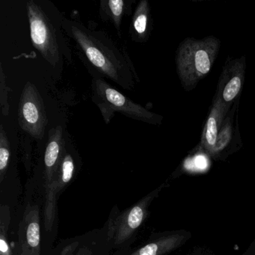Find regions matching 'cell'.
<instances>
[{"label":"cell","mask_w":255,"mask_h":255,"mask_svg":"<svg viewBox=\"0 0 255 255\" xmlns=\"http://www.w3.org/2000/svg\"><path fill=\"white\" fill-rule=\"evenodd\" d=\"M93 24L92 21L86 26L77 19H61V26L67 35L103 78L109 79L125 90L133 91L140 80L126 49Z\"/></svg>","instance_id":"cell-1"},{"label":"cell","mask_w":255,"mask_h":255,"mask_svg":"<svg viewBox=\"0 0 255 255\" xmlns=\"http://www.w3.org/2000/svg\"><path fill=\"white\" fill-rule=\"evenodd\" d=\"M220 41L214 36L201 40L186 38L179 46L176 56L177 74L186 91L195 89L210 72L220 49Z\"/></svg>","instance_id":"cell-2"},{"label":"cell","mask_w":255,"mask_h":255,"mask_svg":"<svg viewBox=\"0 0 255 255\" xmlns=\"http://www.w3.org/2000/svg\"><path fill=\"white\" fill-rule=\"evenodd\" d=\"M92 87V99L101 110L106 124L110 123L117 113L150 125H159L162 123V116L151 113L145 107L131 101L112 87L104 78L98 77L93 78Z\"/></svg>","instance_id":"cell-3"},{"label":"cell","mask_w":255,"mask_h":255,"mask_svg":"<svg viewBox=\"0 0 255 255\" xmlns=\"http://www.w3.org/2000/svg\"><path fill=\"white\" fill-rule=\"evenodd\" d=\"M31 40L35 50L53 68L62 66L60 32L44 6L35 0L26 2Z\"/></svg>","instance_id":"cell-4"},{"label":"cell","mask_w":255,"mask_h":255,"mask_svg":"<svg viewBox=\"0 0 255 255\" xmlns=\"http://www.w3.org/2000/svg\"><path fill=\"white\" fill-rule=\"evenodd\" d=\"M20 128L36 140L44 138L47 118L44 101L36 86L27 82L20 95L18 107Z\"/></svg>","instance_id":"cell-5"},{"label":"cell","mask_w":255,"mask_h":255,"mask_svg":"<svg viewBox=\"0 0 255 255\" xmlns=\"http://www.w3.org/2000/svg\"><path fill=\"white\" fill-rule=\"evenodd\" d=\"M245 73V56L231 60L228 59L222 69V74L218 83L216 96L220 98L225 104L232 106L243 89Z\"/></svg>","instance_id":"cell-6"},{"label":"cell","mask_w":255,"mask_h":255,"mask_svg":"<svg viewBox=\"0 0 255 255\" xmlns=\"http://www.w3.org/2000/svg\"><path fill=\"white\" fill-rule=\"evenodd\" d=\"M19 255H41L39 208L29 205L20 224L18 231Z\"/></svg>","instance_id":"cell-7"},{"label":"cell","mask_w":255,"mask_h":255,"mask_svg":"<svg viewBox=\"0 0 255 255\" xmlns=\"http://www.w3.org/2000/svg\"><path fill=\"white\" fill-rule=\"evenodd\" d=\"M149 201L150 196L141 200L110 223V234L114 239L115 243H124L139 228L144 220Z\"/></svg>","instance_id":"cell-8"},{"label":"cell","mask_w":255,"mask_h":255,"mask_svg":"<svg viewBox=\"0 0 255 255\" xmlns=\"http://www.w3.org/2000/svg\"><path fill=\"white\" fill-rule=\"evenodd\" d=\"M66 149V143L62 127L49 131V139L44 153V176L46 188L54 182L59 164Z\"/></svg>","instance_id":"cell-9"},{"label":"cell","mask_w":255,"mask_h":255,"mask_svg":"<svg viewBox=\"0 0 255 255\" xmlns=\"http://www.w3.org/2000/svg\"><path fill=\"white\" fill-rule=\"evenodd\" d=\"M231 107V105L225 104L220 98L215 95L201 136V146L210 153L213 151L222 124Z\"/></svg>","instance_id":"cell-10"},{"label":"cell","mask_w":255,"mask_h":255,"mask_svg":"<svg viewBox=\"0 0 255 255\" xmlns=\"http://www.w3.org/2000/svg\"><path fill=\"white\" fill-rule=\"evenodd\" d=\"M134 0H101L99 14L104 21L111 23L119 37H122V20L132 13Z\"/></svg>","instance_id":"cell-11"},{"label":"cell","mask_w":255,"mask_h":255,"mask_svg":"<svg viewBox=\"0 0 255 255\" xmlns=\"http://www.w3.org/2000/svg\"><path fill=\"white\" fill-rule=\"evenodd\" d=\"M152 29L150 7L147 0H141L135 7L129 26L131 39L137 43H145Z\"/></svg>","instance_id":"cell-12"},{"label":"cell","mask_w":255,"mask_h":255,"mask_svg":"<svg viewBox=\"0 0 255 255\" xmlns=\"http://www.w3.org/2000/svg\"><path fill=\"white\" fill-rule=\"evenodd\" d=\"M74 168H75V165H74V158L72 155L65 149V153L58 168L56 179H55L58 191L71 181L74 176Z\"/></svg>","instance_id":"cell-13"},{"label":"cell","mask_w":255,"mask_h":255,"mask_svg":"<svg viewBox=\"0 0 255 255\" xmlns=\"http://www.w3.org/2000/svg\"><path fill=\"white\" fill-rule=\"evenodd\" d=\"M234 110H233L231 115H227L222 128L219 131V135L216 138V144L213 147L211 154H216L219 152L223 150L231 141V135H232V120L234 116Z\"/></svg>","instance_id":"cell-14"},{"label":"cell","mask_w":255,"mask_h":255,"mask_svg":"<svg viewBox=\"0 0 255 255\" xmlns=\"http://www.w3.org/2000/svg\"><path fill=\"white\" fill-rule=\"evenodd\" d=\"M0 221V255H12L8 242V225L10 222V211L7 206L1 207Z\"/></svg>","instance_id":"cell-15"},{"label":"cell","mask_w":255,"mask_h":255,"mask_svg":"<svg viewBox=\"0 0 255 255\" xmlns=\"http://www.w3.org/2000/svg\"><path fill=\"white\" fill-rule=\"evenodd\" d=\"M10 159V143L3 125L0 127V181L2 182Z\"/></svg>","instance_id":"cell-16"},{"label":"cell","mask_w":255,"mask_h":255,"mask_svg":"<svg viewBox=\"0 0 255 255\" xmlns=\"http://www.w3.org/2000/svg\"><path fill=\"white\" fill-rule=\"evenodd\" d=\"M1 75H0V102H1V111L3 116H8L9 113V104L8 103V93L10 89L6 85L5 74L2 69V64H1Z\"/></svg>","instance_id":"cell-17"}]
</instances>
